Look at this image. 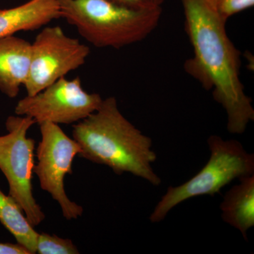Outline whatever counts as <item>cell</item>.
Returning a JSON list of instances; mask_svg holds the SVG:
<instances>
[{
    "instance_id": "obj_14",
    "label": "cell",
    "mask_w": 254,
    "mask_h": 254,
    "mask_svg": "<svg viewBox=\"0 0 254 254\" xmlns=\"http://www.w3.org/2000/svg\"><path fill=\"white\" fill-rule=\"evenodd\" d=\"M214 9L225 21L234 15L253 7L254 0H208Z\"/></svg>"
},
{
    "instance_id": "obj_11",
    "label": "cell",
    "mask_w": 254,
    "mask_h": 254,
    "mask_svg": "<svg viewBox=\"0 0 254 254\" xmlns=\"http://www.w3.org/2000/svg\"><path fill=\"white\" fill-rule=\"evenodd\" d=\"M220 208L222 220L248 240L247 233L254 226V174L239 179L224 195Z\"/></svg>"
},
{
    "instance_id": "obj_2",
    "label": "cell",
    "mask_w": 254,
    "mask_h": 254,
    "mask_svg": "<svg viewBox=\"0 0 254 254\" xmlns=\"http://www.w3.org/2000/svg\"><path fill=\"white\" fill-rule=\"evenodd\" d=\"M72 136L81 158L105 165L117 175L130 173L153 186L161 184L152 167L157 155L151 138L124 116L115 97L103 99L96 111L73 125Z\"/></svg>"
},
{
    "instance_id": "obj_16",
    "label": "cell",
    "mask_w": 254,
    "mask_h": 254,
    "mask_svg": "<svg viewBox=\"0 0 254 254\" xmlns=\"http://www.w3.org/2000/svg\"><path fill=\"white\" fill-rule=\"evenodd\" d=\"M0 254H31L25 247L16 244L1 243Z\"/></svg>"
},
{
    "instance_id": "obj_3",
    "label": "cell",
    "mask_w": 254,
    "mask_h": 254,
    "mask_svg": "<svg viewBox=\"0 0 254 254\" xmlns=\"http://www.w3.org/2000/svg\"><path fill=\"white\" fill-rule=\"evenodd\" d=\"M61 18L92 46L120 49L139 43L160 22L162 7L134 9L109 0H58Z\"/></svg>"
},
{
    "instance_id": "obj_7",
    "label": "cell",
    "mask_w": 254,
    "mask_h": 254,
    "mask_svg": "<svg viewBox=\"0 0 254 254\" xmlns=\"http://www.w3.org/2000/svg\"><path fill=\"white\" fill-rule=\"evenodd\" d=\"M90 48L60 26H46L31 43V64L24 87L32 96L81 67Z\"/></svg>"
},
{
    "instance_id": "obj_13",
    "label": "cell",
    "mask_w": 254,
    "mask_h": 254,
    "mask_svg": "<svg viewBox=\"0 0 254 254\" xmlns=\"http://www.w3.org/2000/svg\"><path fill=\"white\" fill-rule=\"evenodd\" d=\"M36 252L39 254H80L77 247L73 245L71 240L44 232L38 234Z\"/></svg>"
},
{
    "instance_id": "obj_9",
    "label": "cell",
    "mask_w": 254,
    "mask_h": 254,
    "mask_svg": "<svg viewBox=\"0 0 254 254\" xmlns=\"http://www.w3.org/2000/svg\"><path fill=\"white\" fill-rule=\"evenodd\" d=\"M31 43L12 36L0 38V91L15 98L27 80Z\"/></svg>"
},
{
    "instance_id": "obj_12",
    "label": "cell",
    "mask_w": 254,
    "mask_h": 254,
    "mask_svg": "<svg viewBox=\"0 0 254 254\" xmlns=\"http://www.w3.org/2000/svg\"><path fill=\"white\" fill-rule=\"evenodd\" d=\"M0 223L14 236L18 245L36 254L38 232L32 226L22 209L11 195L0 189Z\"/></svg>"
},
{
    "instance_id": "obj_1",
    "label": "cell",
    "mask_w": 254,
    "mask_h": 254,
    "mask_svg": "<svg viewBox=\"0 0 254 254\" xmlns=\"http://www.w3.org/2000/svg\"><path fill=\"white\" fill-rule=\"evenodd\" d=\"M185 29L193 57L185 69L207 91L227 114V128L242 134L254 120L252 100L240 78V52L226 31V22L208 0H182Z\"/></svg>"
},
{
    "instance_id": "obj_5",
    "label": "cell",
    "mask_w": 254,
    "mask_h": 254,
    "mask_svg": "<svg viewBox=\"0 0 254 254\" xmlns=\"http://www.w3.org/2000/svg\"><path fill=\"white\" fill-rule=\"evenodd\" d=\"M36 122L26 116H9L5 126L8 133L0 136V170L9 184V193L22 209L33 227L46 218L33 193L35 141L27 132Z\"/></svg>"
},
{
    "instance_id": "obj_15",
    "label": "cell",
    "mask_w": 254,
    "mask_h": 254,
    "mask_svg": "<svg viewBox=\"0 0 254 254\" xmlns=\"http://www.w3.org/2000/svg\"><path fill=\"white\" fill-rule=\"evenodd\" d=\"M112 2L134 8V9H155L162 7L165 0H109Z\"/></svg>"
},
{
    "instance_id": "obj_10",
    "label": "cell",
    "mask_w": 254,
    "mask_h": 254,
    "mask_svg": "<svg viewBox=\"0 0 254 254\" xmlns=\"http://www.w3.org/2000/svg\"><path fill=\"white\" fill-rule=\"evenodd\" d=\"M60 18L58 0H29L15 7L0 9V38L40 29Z\"/></svg>"
},
{
    "instance_id": "obj_6",
    "label": "cell",
    "mask_w": 254,
    "mask_h": 254,
    "mask_svg": "<svg viewBox=\"0 0 254 254\" xmlns=\"http://www.w3.org/2000/svg\"><path fill=\"white\" fill-rule=\"evenodd\" d=\"M41 141L36 148L37 163L33 168L42 190L48 192L60 205L64 218L68 220L81 217L83 208L71 201L64 188L66 175L72 173L73 159L81 150L77 142L68 137L56 124H40Z\"/></svg>"
},
{
    "instance_id": "obj_8",
    "label": "cell",
    "mask_w": 254,
    "mask_h": 254,
    "mask_svg": "<svg viewBox=\"0 0 254 254\" xmlns=\"http://www.w3.org/2000/svg\"><path fill=\"white\" fill-rule=\"evenodd\" d=\"M103 98L98 93L83 89L79 78H62L32 96L18 102L14 113L29 117L38 125L77 123L99 108Z\"/></svg>"
},
{
    "instance_id": "obj_4",
    "label": "cell",
    "mask_w": 254,
    "mask_h": 254,
    "mask_svg": "<svg viewBox=\"0 0 254 254\" xmlns=\"http://www.w3.org/2000/svg\"><path fill=\"white\" fill-rule=\"evenodd\" d=\"M207 143L210 153L208 161L188 181L168 187L150 214V222L163 221L182 202L200 195L214 196L233 180L254 174V155L247 152L240 141L212 135Z\"/></svg>"
}]
</instances>
